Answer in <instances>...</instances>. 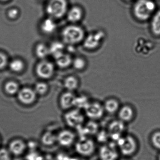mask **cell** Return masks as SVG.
Returning a JSON list of instances; mask_svg holds the SVG:
<instances>
[{
  "mask_svg": "<svg viewBox=\"0 0 160 160\" xmlns=\"http://www.w3.org/2000/svg\"><path fill=\"white\" fill-rule=\"evenodd\" d=\"M86 33L85 29L80 24L70 23L61 31V38L66 46L76 47L81 45Z\"/></svg>",
  "mask_w": 160,
  "mask_h": 160,
  "instance_id": "6da1fadb",
  "label": "cell"
},
{
  "mask_svg": "<svg viewBox=\"0 0 160 160\" xmlns=\"http://www.w3.org/2000/svg\"><path fill=\"white\" fill-rule=\"evenodd\" d=\"M157 10L154 0H135L132 8L133 17L140 22L149 21Z\"/></svg>",
  "mask_w": 160,
  "mask_h": 160,
  "instance_id": "7a4b0ae2",
  "label": "cell"
},
{
  "mask_svg": "<svg viewBox=\"0 0 160 160\" xmlns=\"http://www.w3.org/2000/svg\"><path fill=\"white\" fill-rule=\"evenodd\" d=\"M106 37L107 34L103 29L93 30L86 33L81 46L86 51H96L99 49L104 44Z\"/></svg>",
  "mask_w": 160,
  "mask_h": 160,
  "instance_id": "3957f363",
  "label": "cell"
},
{
  "mask_svg": "<svg viewBox=\"0 0 160 160\" xmlns=\"http://www.w3.org/2000/svg\"><path fill=\"white\" fill-rule=\"evenodd\" d=\"M69 8L68 0H49L45 11L48 17L57 20L66 17Z\"/></svg>",
  "mask_w": 160,
  "mask_h": 160,
  "instance_id": "277c9868",
  "label": "cell"
},
{
  "mask_svg": "<svg viewBox=\"0 0 160 160\" xmlns=\"http://www.w3.org/2000/svg\"><path fill=\"white\" fill-rule=\"evenodd\" d=\"M85 118L83 111L76 108L66 111L64 115V119L67 125L77 129L84 125Z\"/></svg>",
  "mask_w": 160,
  "mask_h": 160,
  "instance_id": "5b68a950",
  "label": "cell"
},
{
  "mask_svg": "<svg viewBox=\"0 0 160 160\" xmlns=\"http://www.w3.org/2000/svg\"><path fill=\"white\" fill-rule=\"evenodd\" d=\"M83 112L85 117L94 121L100 119L106 113L102 102L98 100L92 99Z\"/></svg>",
  "mask_w": 160,
  "mask_h": 160,
  "instance_id": "8992f818",
  "label": "cell"
},
{
  "mask_svg": "<svg viewBox=\"0 0 160 160\" xmlns=\"http://www.w3.org/2000/svg\"><path fill=\"white\" fill-rule=\"evenodd\" d=\"M35 70L38 77L43 79H49L54 75L55 67L51 62L41 60L37 65Z\"/></svg>",
  "mask_w": 160,
  "mask_h": 160,
  "instance_id": "52a82bcc",
  "label": "cell"
},
{
  "mask_svg": "<svg viewBox=\"0 0 160 160\" xmlns=\"http://www.w3.org/2000/svg\"><path fill=\"white\" fill-rule=\"evenodd\" d=\"M117 145L123 155L131 156L134 154L137 149V143L134 138L131 136L120 137L117 141Z\"/></svg>",
  "mask_w": 160,
  "mask_h": 160,
  "instance_id": "ba28073f",
  "label": "cell"
},
{
  "mask_svg": "<svg viewBox=\"0 0 160 160\" xmlns=\"http://www.w3.org/2000/svg\"><path fill=\"white\" fill-rule=\"evenodd\" d=\"M76 152L81 156H91L95 149V145L93 140L87 138H81L75 145Z\"/></svg>",
  "mask_w": 160,
  "mask_h": 160,
  "instance_id": "9c48e42d",
  "label": "cell"
},
{
  "mask_svg": "<svg viewBox=\"0 0 160 160\" xmlns=\"http://www.w3.org/2000/svg\"><path fill=\"white\" fill-rule=\"evenodd\" d=\"M116 114L118 119L125 123H127L134 119L136 115V109L131 103L122 104Z\"/></svg>",
  "mask_w": 160,
  "mask_h": 160,
  "instance_id": "30bf717a",
  "label": "cell"
},
{
  "mask_svg": "<svg viewBox=\"0 0 160 160\" xmlns=\"http://www.w3.org/2000/svg\"><path fill=\"white\" fill-rule=\"evenodd\" d=\"M84 16L83 8L79 5H74L69 8L66 17L70 23L80 24L83 19Z\"/></svg>",
  "mask_w": 160,
  "mask_h": 160,
  "instance_id": "8fae6325",
  "label": "cell"
},
{
  "mask_svg": "<svg viewBox=\"0 0 160 160\" xmlns=\"http://www.w3.org/2000/svg\"><path fill=\"white\" fill-rule=\"evenodd\" d=\"M17 94L18 100L25 105H30L34 103L36 99L37 95L34 89L28 87L20 89Z\"/></svg>",
  "mask_w": 160,
  "mask_h": 160,
  "instance_id": "7c38bea8",
  "label": "cell"
},
{
  "mask_svg": "<svg viewBox=\"0 0 160 160\" xmlns=\"http://www.w3.org/2000/svg\"><path fill=\"white\" fill-rule=\"evenodd\" d=\"M27 148V143L25 141L16 138L10 141L8 149L12 156H20L24 154Z\"/></svg>",
  "mask_w": 160,
  "mask_h": 160,
  "instance_id": "4fadbf2b",
  "label": "cell"
},
{
  "mask_svg": "<svg viewBox=\"0 0 160 160\" xmlns=\"http://www.w3.org/2000/svg\"><path fill=\"white\" fill-rule=\"evenodd\" d=\"M102 104L105 113L111 115L116 114L122 104L119 99L112 96L106 98Z\"/></svg>",
  "mask_w": 160,
  "mask_h": 160,
  "instance_id": "5bb4252c",
  "label": "cell"
},
{
  "mask_svg": "<svg viewBox=\"0 0 160 160\" xmlns=\"http://www.w3.org/2000/svg\"><path fill=\"white\" fill-rule=\"evenodd\" d=\"M75 134L69 130L61 131L57 135V142L63 147H70L75 140Z\"/></svg>",
  "mask_w": 160,
  "mask_h": 160,
  "instance_id": "9a60e30c",
  "label": "cell"
},
{
  "mask_svg": "<svg viewBox=\"0 0 160 160\" xmlns=\"http://www.w3.org/2000/svg\"><path fill=\"white\" fill-rule=\"evenodd\" d=\"M76 94L75 92L67 90H66L62 93L59 100L60 105L62 109L68 111L74 108V100Z\"/></svg>",
  "mask_w": 160,
  "mask_h": 160,
  "instance_id": "2e32d148",
  "label": "cell"
},
{
  "mask_svg": "<svg viewBox=\"0 0 160 160\" xmlns=\"http://www.w3.org/2000/svg\"><path fill=\"white\" fill-rule=\"evenodd\" d=\"M99 156L101 160H116L118 154L115 146L111 144L101 148Z\"/></svg>",
  "mask_w": 160,
  "mask_h": 160,
  "instance_id": "e0dca14e",
  "label": "cell"
},
{
  "mask_svg": "<svg viewBox=\"0 0 160 160\" xmlns=\"http://www.w3.org/2000/svg\"><path fill=\"white\" fill-rule=\"evenodd\" d=\"M125 123L118 119L112 121L109 126V133L113 140L116 141L120 138V135L125 130Z\"/></svg>",
  "mask_w": 160,
  "mask_h": 160,
  "instance_id": "ac0fdd59",
  "label": "cell"
},
{
  "mask_svg": "<svg viewBox=\"0 0 160 160\" xmlns=\"http://www.w3.org/2000/svg\"><path fill=\"white\" fill-rule=\"evenodd\" d=\"M80 84V80L76 75H69L64 79V86L67 91L75 92L79 89Z\"/></svg>",
  "mask_w": 160,
  "mask_h": 160,
  "instance_id": "d6986e66",
  "label": "cell"
},
{
  "mask_svg": "<svg viewBox=\"0 0 160 160\" xmlns=\"http://www.w3.org/2000/svg\"><path fill=\"white\" fill-rule=\"evenodd\" d=\"M149 21V28L152 35L156 37H160V9H157Z\"/></svg>",
  "mask_w": 160,
  "mask_h": 160,
  "instance_id": "ffe728a7",
  "label": "cell"
},
{
  "mask_svg": "<svg viewBox=\"0 0 160 160\" xmlns=\"http://www.w3.org/2000/svg\"><path fill=\"white\" fill-rule=\"evenodd\" d=\"M92 99L88 94L84 92L76 94L74 100V108L83 111Z\"/></svg>",
  "mask_w": 160,
  "mask_h": 160,
  "instance_id": "44dd1931",
  "label": "cell"
},
{
  "mask_svg": "<svg viewBox=\"0 0 160 160\" xmlns=\"http://www.w3.org/2000/svg\"><path fill=\"white\" fill-rule=\"evenodd\" d=\"M88 65V61L83 55L79 54L73 57L71 67L76 71L79 72L85 71Z\"/></svg>",
  "mask_w": 160,
  "mask_h": 160,
  "instance_id": "7402d4cb",
  "label": "cell"
},
{
  "mask_svg": "<svg viewBox=\"0 0 160 160\" xmlns=\"http://www.w3.org/2000/svg\"><path fill=\"white\" fill-rule=\"evenodd\" d=\"M73 57L69 52H65L54 59L56 65L62 69H65L71 66Z\"/></svg>",
  "mask_w": 160,
  "mask_h": 160,
  "instance_id": "603a6c76",
  "label": "cell"
},
{
  "mask_svg": "<svg viewBox=\"0 0 160 160\" xmlns=\"http://www.w3.org/2000/svg\"><path fill=\"white\" fill-rule=\"evenodd\" d=\"M55 21L49 17L44 19L40 24L41 31L46 34H51L54 32L57 27Z\"/></svg>",
  "mask_w": 160,
  "mask_h": 160,
  "instance_id": "cb8c5ba5",
  "label": "cell"
},
{
  "mask_svg": "<svg viewBox=\"0 0 160 160\" xmlns=\"http://www.w3.org/2000/svg\"><path fill=\"white\" fill-rule=\"evenodd\" d=\"M65 44L62 41H55L52 43L49 48L50 54L52 55L54 59L65 52Z\"/></svg>",
  "mask_w": 160,
  "mask_h": 160,
  "instance_id": "d4e9b609",
  "label": "cell"
},
{
  "mask_svg": "<svg viewBox=\"0 0 160 160\" xmlns=\"http://www.w3.org/2000/svg\"><path fill=\"white\" fill-rule=\"evenodd\" d=\"M41 142L46 146L53 145L57 142V135L51 132H46L41 136Z\"/></svg>",
  "mask_w": 160,
  "mask_h": 160,
  "instance_id": "484cf974",
  "label": "cell"
},
{
  "mask_svg": "<svg viewBox=\"0 0 160 160\" xmlns=\"http://www.w3.org/2000/svg\"><path fill=\"white\" fill-rule=\"evenodd\" d=\"M35 53L38 58L41 60H45L50 54L49 47L43 43H39L36 47Z\"/></svg>",
  "mask_w": 160,
  "mask_h": 160,
  "instance_id": "4316f807",
  "label": "cell"
},
{
  "mask_svg": "<svg viewBox=\"0 0 160 160\" xmlns=\"http://www.w3.org/2000/svg\"><path fill=\"white\" fill-rule=\"evenodd\" d=\"M9 68L15 73H20L23 71L25 68L24 62L19 59L12 60L8 64Z\"/></svg>",
  "mask_w": 160,
  "mask_h": 160,
  "instance_id": "83f0119b",
  "label": "cell"
},
{
  "mask_svg": "<svg viewBox=\"0 0 160 160\" xmlns=\"http://www.w3.org/2000/svg\"><path fill=\"white\" fill-rule=\"evenodd\" d=\"M4 90L7 94L14 95L18 94L20 90L18 84L14 81H8L4 85Z\"/></svg>",
  "mask_w": 160,
  "mask_h": 160,
  "instance_id": "f1b7e54d",
  "label": "cell"
},
{
  "mask_svg": "<svg viewBox=\"0 0 160 160\" xmlns=\"http://www.w3.org/2000/svg\"><path fill=\"white\" fill-rule=\"evenodd\" d=\"M34 90L37 95H44L49 90L48 85L44 82H39L36 84Z\"/></svg>",
  "mask_w": 160,
  "mask_h": 160,
  "instance_id": "f546056e",
  "label": "cell"
},
{
  "mask_svg": "<svg viewBox=\"0 0 160 160\" xmlns=\"http://www.w3.org/2000/svg\"><path fill=\"white\" fill-rule=\"evenodd\" d=\"M26 160H43L44 158L42 155L36 151H30L26 157Z\"/></svg>",
  "mask_w": 160,
  "mask_h": 160,
  "instance_id": "4dcf8cb0",
  "label": "cell"
},
{
  "mask_svg": "<svg viewBox=\"0 0 160 160\" xmlns=\"http://www.w3.org/2000/svg\"><path fill=\"white\" fill-rule=\"evenodd\" d=\"M0 160H12V155L8 148H0Z\"/></svg>",
  "mask_w": 160,
  "mask_h": 160,
  "instance_id": "1f68e13d",
  "label": "cell"
},
{
  "mask_svg": "<svg viewBox=\"0 0 160 160\" xmlns=\"http://www.w3.org/2000/svg\"><path fill=\"white\" fill-rule=\"evenodd\" d=\"M151 141L156 148L160 149V132H157L153 134Z\"/></svg>",
  "mask_w": 160,
  "mask_h": 160,
  "instance_id": "d6a6232c",
  "label": "cell"
},
{
  "mask_svg": "<svg viewBox=\"0 0 160 160\" xmlns=\"http://www.w3.org/2000/svg\"><path fill=\"white\" fill-rule=\"evenodd\" d=\"M18 9L15 8H10L7 12V16L10 19L15 20L18 18L19 16Z\"/></svg>",
  "mask_w": 160,
  "mask_h": 160,
  "instance_id": "836d02e7",
  "label": "cell"
},
{
  "mask_svg": "<svg viewBox=\"0 0 160 160\" xmlns=\"http://www.w3.org/2000/svg\"><path fill=\"white\" fill-rule=\"evenodd\" d=\"M8 64V59L6 55L2 52H0V70L4 69Z\"/></svg>",
  "mask_w": 160,
  "mask_h": 160,
  "instance_id": "e575fe53",
  "label": "cell"
},
{
  "mask_svg": "<svg viewBox=\"0 0 160 160\" xmlns=\"http://www.w3.org/2000/svg\"><path fill=\"white\" fill-rule=\"evenodd\" d=\"M108 138V134L105 132H102L99 134L97 139L100 142H106Z\"/></svg>",
  "mask_w": 160,
  "mask_h": 160,
  "instance_id": "d590c367",
  "label": "cell"
},
{
  "mask_svg": "<svg viewBox=\"0 0 160 160\" xmlns=\"http://www.w3.org/2000/svg\"><path fill=\"white\" fill-rule=\"evenodd\" d=\"M70 158L66 154L60 153L56 157V160H69Z\"/></svg>",
  "mask_w": 160,
  "mask_h": 160,
  "instance_id": "8d00e7d4",
  "label": "cell"
},
{
  "mask_svg": "<svg viewBox=\"0 0 160 160\" xmlns=\"http://www.w3.org/2000/svg\"><path fill=\"white\" fill-rule=\"evenodd\" d=\"M69 160H85L81 158H70Z\"/></svg>",
  "mask_w": 160,
  "mask_h": 160,
  "instance_id": "74e56055",
  "label": "cell"
},
{
  "mask_svg": "<svg viewBox=\"0 0 160 160\" xmlns=\"http://www.w3.org/2000/svg\"><path fill=\"white\" fill-rule=\"evenodd\" d=\"M125 2H133V1H135V0H123Z\"/></svg>",
  "mask_w": 160,
  "mask_h": 160,
  "instance_id": "f35d334b",
  "label": "cell"
},
{
  "mask_svg": "<svg viewBox=\"0 0 160 160\" xmlns=\"http://www.w3.org/2000/svg\"><path fill=\"white\" fill-rule=\"evenodd\" d=\"M10 0H0V2H9Z\"/></svg>",
  "mask_w": 160,
  "mask_h": 160,
  "instance_id": "ab89813d",
  "label": "cell"
},
{
  "mask_svg": "<svg viewBox=\"0 0 160 160\" xmlns=\"http://www.w3.org/2000/svg\"><path fill=\"white\" fill-rule=\"evenodd\" d=\"M159 160H160V155L159 156Z\"/></svg>",
  "mask_w": 160,
  "mask_h": 160,
  "instance_id": "60d3db41",
  "label": "cell"
},
{
  "mask_svg": "<svg viewBox=\"0 0 160 160\" xmlns=\"http://www.w3.org/2000/svg\"><path fill=\"white\" fill-rule=\"evenodd\" d=\"M0 143H1V139H0Z\"/></svg>",
  "mask_w": 160,
  "mask_h": 160,
  "instance_id": "b9f144b4",
  "label": "cell"
}]
</instances>
